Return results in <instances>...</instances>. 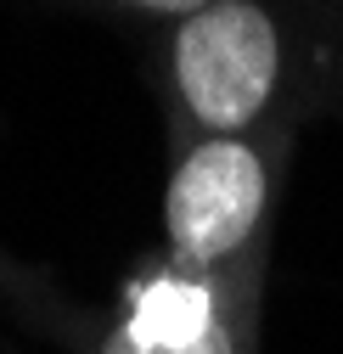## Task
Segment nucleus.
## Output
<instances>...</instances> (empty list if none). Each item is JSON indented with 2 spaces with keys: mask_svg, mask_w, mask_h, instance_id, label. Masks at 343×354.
Segmentation results:
<instances>
[{
  "mask_svg": "<svg viewBox=\"0 0 343 354\" xmlns=\"http://www.w3.org/2000/svg\"><path fill=\"white\" fill-rule=\"evenodd\" d=\"M163 96L180 136H248L287 124L304 23L287 0H208L203 12L158 28Z\"/></svg>",
  "mask_w": 343,
  "mask_h": 354,
  "instance_id": "1",
  "label": "nucleus"
},
{
  "mask_svg": "<svg viewBox=\"0 0 343 354\" xmlns=\"http://www.w3.org/2000/svg\"><path fill=\"white\" fill-rule=\"evenodd\" d=\"M287 147L293 124H265L248 136H186L163 186L169 264L192 276H225L265 259Z\"/></svg>",
  "mask_w": 343,
  "mask_h": 354,
  "instance_id": "2",
  "label": "nucleus"
},
{
  "mask_svg": "<svg viewBox=\"0 0 343 354\" xmlns=\"http://www.w3.org/2000/svg\"><path fill=\"white\" fill-rule=\"evenodd\" d=\"M265 259L225 276H192L158 264L130 281L124 309L91 337V354H253Z\"/></svg>",
  "mask_w": 343,
  "mask_h": 354,
  "instance_id": "3",
  "label": "nucleus"
},
{
  "mask_svg": "<svg viewBox=\"0 0 343 354\" xmlns=\"http://www.w3.org/2000/svg\"><path fill=\"white\" fill-rule=\"evenodd\" d=\"M91 6H107L118 17H136V23H152V28H169L192 12H203L208 0H91Z\"/></svg>",
  "mask_w": 343,
  "mask_h": 354,
  "instance_id": "4",
  "label": "nucleus"
}]
</instances>
